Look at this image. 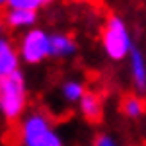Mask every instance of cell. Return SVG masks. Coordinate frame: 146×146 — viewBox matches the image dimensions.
I'll return each mask as SVG.
<instances>
[{
	"label": "cell",
	"mask_w": 146,
	"mask_h": 146,
	"mask_svg": "<svg viewBox=\"0 0 146 146\" xmlns=\"http://www.w3.org/2000/svg\"><path fill=\"white\" fill-rule=\"evenodd\" d=\"M78 53V43L72 35L64 31H53L51 33V58L66 60Z\"/></svg>",
	"instance_id": "cell-7"
},
{
	"label": "cell",
	"mask_w": 146,
	"mask_h": 146,
	"mask_svg": "<svg viewBox=\"0 0 146 146\" xmlns=\"http://www.w3.org/2000/svg\"><path fill=\"white\" fill-rule=\"evenodd\" d=\"M27 105H29V90L22 70L0 78V113L4 121L20 123L27 113Z\"/></svg>",
	"instance_id": "cell-2"
},
{
	"label": "cell",
	"mask_w": 146,
	"mask_h": 146,
	"mask_svg": "<svg viewBox=\"0 0 146 146\" xmlns=\"http://www.w3.org/2000/svg\"><path fill=\"white\" fill-rule=\"evenodd\" d=\"M6 2H8V0H0V4H2V6H6Z\"/></svg>",
	"instance_id": "cell-14"
},
{
	"label": "cell",
	"mask_w": 146,
	"mask_h": 146,
	"mask_svg": "<svg viewBox=\"0 0 146 146\" xmlns=\"http://www.w3.org/2000/svg\"><path fill=\"white\" fill-rule=\"evenodd\" d=\"M146 111V103L144 100L140 98V96H127V98H123V101H121V113H123L127 119H140L142 115H144Z\"/></svg>",
	"instance_id": "cell-11"
},
{
	"label": "cell",
	"mask_w": 146,
	"mask_h": 146,
	"mask_svg": "<svg viewBox=\"0 0 146 146\" xmlns=\"http://www.w3.org/2000/svg\"><path fill=\"white\" fill-rule=\"evenodd\" d=\"M18 51L25 66H37L51 58V33L43 27H33L20 35Z\"/></svg>",
	"instance_id": "cell-4"
},
{
	"label": "cell",
	"mask_w": 146,
	"mask_h": 146,
	"mask_svg": "<svg viewBox=\"0 0 146 146\" xmlns=\"http://www.w3.org/2000/svg\"><path fill=\"white\" fill-rule=\"evenodd\" d=\"M22 64L23 62H22V56H20V51H18V45L10 37L2 35L0 37V78L20 72Z\"/></svg>",
	"instance_id": "cell-5"
},
{
	"label": "cell",
	"mask_w": 146,
	"mask_h": 146,
	"mask_svg": "<svg viewBox=\"0 0 146 146\" xmlns=\"http://www.w3.org/2000/svg\"><path fill=\"white\" fill-rule=\"evenodd\" d=\"M78 111L82 115V119L90 121V123H100L103 117V100L98 92L88 90L86 96L82 98V101L78 103Z\"/></svg>",
	"instance_id": "cell-9"
},
{
	"label": "cell",
	"mask_w": 146,
	"mask_h": 146,
	"mask_svg": "<svg viewBox=\"0 0 146 146\" xmlns=\"http://www.w3.org/2000/svg\"><path fill=\"white\" fill-rule=\"evenodd\" d=\"M18 138L22 146H64L60 133L45 111H27L18 123Z\"/></svg>",
	"instance_id": "cell-1"
},
{
	"label": "cell",
	"mask_w": 146,
	"mask_h": 146,
	"mask_svg": "<svg viewBox=\"0 0 146 146\" xmlns=\"http://www.w3.org/2000/svg\"><path fill=\"white\" fill-rule=\"evenodd\" d=\"M129 60V76H131V82L135 86L136 92H146V56L144 53L135 47L131 56L127 58Z\"/></svg>",
	"instance_id": "cell-8"
},
{
	"label": "cell",
	"mask_w": 146,
	"mask_h": 146,
	"mask_svg": "<svg viewBox=\"0 0 146 146\" xmlns=\"http://www.w3.org/2000/svg\"><path fill=\"white\" fill-rule=\"evenodd\" d=\"M2 23H4L10 31L25 33V31L37 27V12L6 8V10H4V18H2Z\"/></svg>",
	"instance_id": "cell-6"
},
{
	"label": "cell",
	"mask_w": 146,
	"mask_h": 146,
	"mask_svg": "<svg viewBox=\"0 0 146 146\" xmlns=\"http://www.w3.org/2000/svg\"><path fill=\"white\" fill-rule=\"evenodd\" d=\"M53 0H8L4 8H18V10L39 12L41 8H47Z\"/></svg>",
	"instance_id": "cell-12"
},
{
	"label": "cell",
	"mask_w": 146,
	"mask_h": 146,
	"mask_svg": "<svg viewBox=\"0 0 146 146\" xmlns=\"http://www.w3.org/2000/svg\"><path fill=\"white\" fill-rule=\"evenodd\" d=\"M92 146H121V142L109 133H98L92 140Z\"/></svg>",
	"instance_id": "cell-13"
},
{
	"label": "cell",
	"mask_w": 146,
	"mask_h": 146,
	"mask_svg": "<svg viewBox=\"0 0 146 146\" xmlns=\"http://www.w3.org/2000/svg\"><path fill=\"white\" fill-rule=\"evenodd\" d=\"M101 49L105 56L113 62H121L131 56L135 43H133V35L121 16H109L105 20V25L101 29Z\"/></svg>",
	"instance_id": "cell-3"
},
{
	"label": "cell",
	"mask_w": 146,
	"mask_h": 146,
	"mask_svg": "<svg viewBox=\"0 0 146 146\" xmlns=\"http://www.w3.org/2000/svg\"><path fill=\"white\" fill-rule=\"evenodd\" d=\"M86 86L84 82L78 78H66L60 86H58V94H60V100L68 103V105H78L82 98L86 96Z\"/></svg>",
	"instance_id": "cell-10"
}]
</instances>
